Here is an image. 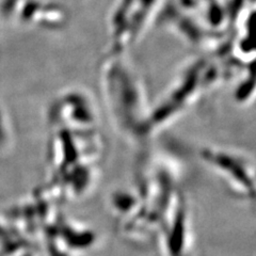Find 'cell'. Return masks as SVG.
<instances>
[{"label": "cell", "mask_w": 256, "mask_h": 256, "mask_svg": "<svg viewBox=\"0 0 256 256\" xmlns=\"http://www.w3.org/2000/svg\"><path fill=\"white\" fill-rule=\"evenodd\" d=\"M204 157L210 164L217 168L224 178H226L232 185L238 186V190L242 192L248 198H253L254 196V182L253 176L249 174V166H246L242 159L230 155L224 152L204 150Z\"/></svg>", "instance_id": "cell-1"}]
</instances>
